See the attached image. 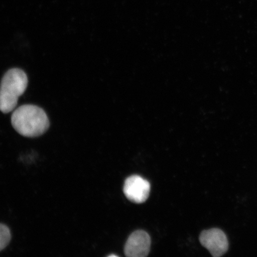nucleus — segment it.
Returning a JSON list of instances; mask_svg holds the SVG:
<instances>
[{"label": "nucleus", "mask_w": 257, "mask_h": 257, "mask_svg": "<svg viewBox=\"0 0 257 257\" xmlns=\"http://www.w3.org/2000/svg\"><path fill=\"white\" fill-rule=\"evenodd\" d=\"M12 124L17 133L29 138L40 137L50 127L46 112L43 108L31 104L16 109L12 115Z\"/></svg>", "instance_id": "obj_1"}, {"label": "nucleus", "mask_w": 257, "mask_h": 257, "mask_svg": "<svg viewBox=\"0 0 257 257\" xmlns=\"http://www.w3.org/2000/svg\"><path fill=\"white\" fill-rule=\"evenodd\" d=\"M27 74L20 69H10L5 73L0 85V111L7 114L14 110L18 99L27 88Z\"/></svg>", "instance_id": "obj_2"}, {"label": "nucleus", "mask_w": 257, "mask_h": 257, "mask_svg": "<svg viewBox=\"0 0 257 257\" xmlns=\"http://www.w3.org/2000/svg\"><path fill=\"white\" fill-rule=\"evenodd\" d=\"M200 241L201 245L214 257L223 255L229 249V242L226 234L218 228L202 231Z\"/></svg>", "instance_id": "obj_3"}, {"label": "nucleus", "mask_w": 257, "mask_h": 257, "mask_svg": "<svg viewBox=\"0 0 257 257\" xmlns=\"http://www.w3.org/2000/svg\"><path fill=\"white\" fill-rule=\"evenodd\" d=\"M150 192V183L142 177L131 176L124 182V194L128 200L134 203H143L149 198Z\"/></svg>", "instance_id": "obj_4"}, {"label": "nucleus", "mask_w": 257, "mask_h": 257, "mask_svg": "<svg viewBox=\"0 0 257 257\" xmlns=\"http://www.w3.org/2000/svg\"><path fill=\"white\" fill-rule=\"evenodd\" d=\"M151 237L146 231L137 230L132 233L124 246L127 257H145L149 254Z\"/></svg>", "instance_id": "obj_5"}, {"label": "nucleus", "mask_w": 257, "mask_h": 257, "mask_svg": "<svg viewBox=\"0 0 257 257\" xmlns=\"http://www.w3.org/2000/svg\"><path fill=\"white\" fill-rule=\"evenodd\" d=\"M11 237L9 228L6 225L0 224V251L9 245Z\"/></svg>", "instance_id": "obj_6"}]
</instances>
